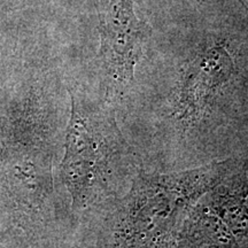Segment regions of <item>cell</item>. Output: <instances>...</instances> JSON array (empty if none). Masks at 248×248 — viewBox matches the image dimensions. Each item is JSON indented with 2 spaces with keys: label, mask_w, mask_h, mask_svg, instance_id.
I'll return each mask as SVG.
<instances>
[{
  "label": "cell",
  "mask_w": 248,
  "mask_h": 248,
  "mask_svg": "<svg viewBox=\"0 0 248 248\" xmlns=\"http://www.w3.org/2000/svg\"><path fill=\"white\" fill-rule=\"evenodd\" d=\"M241 163L215 161L172 172L139 169L131 184L115 200L114 237L122 248H167L178 240L192 207Z\"/></svg>",
  "instance_id": "obj_1"
},
{
  "label": "cell",
  "mask_w": 248,
  "mask_h": 248,
  "mask_svg": "<svg viewBox=\"0 0 248 248\" xmlns=\"http://www.w3.org/2000/svg\"><path fill=\"white\" fill-rule=\"evenodd\" d=\"M138 171L131 147L113 113L78 104L71 94L61 175L74 208L84 209L113 197L117 199Z\"/></svg>",
  "instance_id": "obj_2"
},
{
  "label": "cell",
  "mask_w": 248,
  "mask_h": 248,
  "mask_svg": "<svg viewBox=\"0 0 248 248\" xmlns=\"http://www.w3.org/2000/svg\"><path fill=\"white\" fill-rule=\"evenodd\" d=\"M239 53L223 39L209 40L183 66L169 105L176 132L188 137L214 121L219 104L239 82Z\"/></svg>",
  "instance_id": "obj_3"
},
{
  "label": "cell",
  "mask_w": 248,
  "mask_h": 248,
  "mask_svg": "<svg viewBox=\"0 0 248 248\" xmlns=\"http://www.w3.org/2000/svg\"><path fill=\"white\" fill-rule=\"evenodd\" d=\"M177 241L186 248L248 246V171L243 162L192 207Z\"/></svg>",
  "instance_id": "obj_4"
},
{
  "label": "cell",
  "mask_w": 248,
  "mask_h": 248,
  "mask_svg": "<svg viewBox=\"0 0 248 248\" xmlns=\"http://www.w3.org/2000/svg\"><path fill=\"white\" fill-rule=\"evenodd\" d=\"M101 29L107 98L121 104L135 80L148 28L136 14L135 0H101Z\"/></svg>",
  "instance_id": "obj_5"
},
{
  "label": "cell",
  "mask_w": 248,
  "mask_h": 248,
  "mask_svg": "<svg viewBox=\"0 0 248 248\" xmlns=\"http://www.w3.org/2000/svg\"><path fill=\"white\" fill-rule=\"evenodd\" d=\"M197 1H201V2H206V1H214V0H197Z\"/></svg>",
  "instance_id": "obj_6"
},
{
  "label": "cell",
  "mask_w": 248,
  "mask_h": 248,
  "mask_svg": "<svg viewBox=\"0 0 248 248\" xmlns=\"http://www.w3.org/2000/svg\"><path fill=\"white\" fill-rule=\"evenodd\" d=\"M245 248H248V246H247V247H245Z\"/></svg>",
  "instance_id": "obj_7"
}]
</instances>
